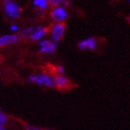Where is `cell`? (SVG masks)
<instances>
[{
    "label": "cell",
    "instance_id": "ba28073f",
    "mask_svg": "<svg viewBox=\"0 0 130 130\" xmlns=\"http://www.w3.org/2000/svg\"><path fill=\"white\" fill-rule=\"evenodd\" d=\"M96 46H97V40L94 37L86 38L78 43V47L81 50H87V49L95 50Z\"/></svg>",
    "mask_w": 130,
    "mask_h": 130
},
{
    "label": "cell",
    "instance_id": "d6986e66",
    "mask_svg": "<svg viewBox=\"0 0 130 130\" xmlns=\"http://www.w3.org/2000/svg\"><path fill=\"white\" fill-rule=\"evenodd\" d=\"M41 130H42V129H41ZM46 130H49V129H46Z\"/></svg>",
    "mask_w": 130,
    "mask_h": 130
},
{
    "label": "cell",
    "instance_id": "e0dca14e",
    "mask_svg": "<svg viewBox=\"0 0 130 130\" xmlns=\"http://www.w3.org/2000/svg\"><path fill=\"white\" fill-rule=\"evenodd\" d=\"M128 22H129V23H130V16H129V18H128Z\"/></svg>",
    "mask_w": 130,
    "mask_h": 130
},
{
    "label": "cell",
    "instance_id": "2e32d148",
    "mask_svg": "<svg viewBox=\"0 0 130 130\" xmlns=\"http://www.w3.org/2000/svg\"><path fill=\"white\" fill-rule=\"evenodd\" d=\"M0 130H5V128H4V127H0Z\"/></svg>",
    "mask_w": 130,
    "mask_h": 130
},
{
    "label": "cell",
    "instance_id": "9c48e42d",
    "mask_svg": "<svg viewBox=\"0 0 130 130\" xmlns=\"http://www.w3.org/2000/svg\"><path fill=\"white\" fill-rule=\"evenodd\" d=\"M32 6L37 9L38 16H42L47 9L49 4L47 0H32Z\"/></svg>",
    "mask_w": 130,
    "mask_h": 130
},
{
    "label": "cell",
    "instance_id": "30bf717a",
    "mask_svg": "<svg viewBox=\"0 0 130 130\" xmlns=\"http://www.w3.org/2000/svg\"><path fill=\"white\" fill-rule=\"evenodd\" d=\"M53 78H54L55 87H57L59 88H66L70 85V81L63 74H56Z\"/></svg>",
    "mask_w": 130,
    "mask_h": 130
},
{
    "label": "cell",
    "instance_id": "6da1fadb",
    "mask_svg": "<svg viewBox=\"0 0 130 130\" xmlns=\"http://www.w3.org/2000/svg\"><path fill=\"white\" fill-rule=\"evenodd\" d=\"M19 36L20 37L25 38V39H30L32 41L39 42L47 34V29L42 25H35V26H26L22 28L20 31Z\"/></svg>",
    "mask_w": 130,
    "mask_h": 130
},
{
    "label": "cell",
    "instance_id": "5bb4252c",
    "mask_svg": "<svg viewBox=\"0 0 130 130\" xmlns=\"http://www.w3.org/2000/svg\"><path fill=\"white\" fill-rule=\"evenodd\" d=\"M56 71H57L58 74H64L65 73V69L62 65H59V66L56 68Z\"/></svg>",
    "mask_w": 130,
    "mask_h": 130
},
{
    "label": "cell",
    "instance_id": "5b68a950",
    "mask_svg": "<svg viewBox=\"0 0 130 130\" xmlns=\"http://www.w3.org/2000/svg\"><path fill=\"white\" fill-rule=\"evenodd\" d=\"M65 30H66V26L63 22H54V24H52L49 29V35L51 39L58 43L64 36Z\"/></svg>",
    "mask_w": 130,
    "mask_h": 130
},
{
    "label": "cell",
    "instance_id": "ac0fdd59",
    "mask_svg": "<svg viewBox=\"0 0 130 130\" xmlns=\"http://www.w3.org/2000/svg\"><path fill=\"white\" fill-rule=\"evenodd\" d=\"M128 2H129V3H130V0H128Z\"/></svg>",
    "mask_w": 130,
    "mask_h": 130
},
{
    "label": "cell",
    "instance_id": "277c9868",
    "mask_svg": "<svg viewBox=\"0 0 130 130\" xmlns=\"http://www.w3.org/2000/svg\"><path fill=\"white\" fill-rule=\"evenodd\" d=\"M58 43L53 41L52 39H45L43 38L42 40L39 41L38 43V49L41 54H54L57 50Z\"/></svg>",
    "mask_w": 130,
    "mask_h": 130
},
{
    "label": "cell",
    "instance_id": "7c38bea8",
    "mask_svg": "<svg viewBox=\"0 0 130 130\" xmlns=\"http://www.w3.org/2000/svg\"><path fill=\"white\" fill-rule=\"evenodd\" d=\"M7 121H8L7 115L0 111V127H4V125H6Z\"/></svg>",
    "mask_w": 130,
    "mask_h": 130
},
{
    "label": "cell",
    "instance_id": "9a60e30c",
    "mask_svg": "<svg viewBox=\"0 0 130 130\" xmlns=\"http://www.w3.org/2000/svg\"><path fill=\"white\" fill-rule=\"evenodd\" d=\"M26 130H41V129L36 127V126H34V125H27L26 126Z\"/></svg>",
    "mask_w": 130,
    "mask_h": 130
},
{
    "label": "cell",
    "instance_id": "4fadbf2b",
    "mask_svg": "<svg viewBox=\"0 0 130 130\" xmlns=\"http://www.w3.org/2000/svg\"><path fill=\"white\" fill-rule=\"evenodd\" d=\"M9 31H10L12 34H16V32H20V27L16 23H12V24L9 25Z\"/></svg>",
    "mask_w": 130,
    "mask_h": 130
},
{
    "label": "cell",
    "instance_id": "7a4b0ae2",
    "mask_svg": "<svg viewBox=\"0 0 130 130\" xmlns=\"http://www.w3.org/2000/svg\"><path fill=\"white\" fill-rule=\"evenodd\" d=\"M4 14L10 20H17L21 17L22 8L14 0H3L2 3Z\"/></svg>",
    "mask_w": 130,
    "mask_h": 130
},
{
    "label": "cell",
    "instance_id": "8fae6325",
    "mask_svg": "<svg viewBox=\"0 0 130 130\" xmlns=\"http://www.w3.org/2000/svg\"><path fill=\"white\" fill-rule=\"evenodd\" d=\"M48 1L49 6L51 7H57V6H67L70 5V1L69 0H47Z\"/></svg>",
    "mask_w": 130,
    "mask_h": 130
},
{
    "label": "cell",
    "instance_id": "8992f818",
    "mask_svg": "<svg viewBox=\"0 0 130 130\" xmlns=\"http://www.w3.org/2000/svg\"><path fill=\"white\" fill-rule=\"evenodd\" d=\"M51 20L54 22H63L68 18V11L64 6L53 7L50 12Z\"/></svg>",
    "mask_w": 130,
    "mask_h": 130
},
{
    "label": "cell",
    "instance_id": "52a82bcc",
    "mask_svg": "<svg viewBox=\"0 0 130 130\" xmlns=\"http://www.w3.org/2000/svg\"><path fill=\"white\" fill-rule=\"evenodd\" d=\"M20 40V36L17 34H7L0 35V48L7 46H11L17 44Z\"/></svg>",
    "mask_w": 130,
    "mask_h": 130
},
{
    "label": "cell",
    "instance_id": "3957f363",
    "mask_svg": "<svg viewBox=\"0 0 130 130\" xmlns=\"http://www.w3.org/2000/svg\"><path fill=\"white\" fill-rule=\"evenodd\" d=\"M29 82L34 83V84L39 85V86H44L47 87H55L54 78L49 74L46 73H36V74H32L28 78Z\"/></svg>",
    "mask_w": 130,
    "mask_h": 130
}]
</instances>
